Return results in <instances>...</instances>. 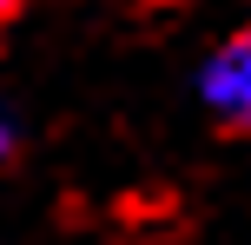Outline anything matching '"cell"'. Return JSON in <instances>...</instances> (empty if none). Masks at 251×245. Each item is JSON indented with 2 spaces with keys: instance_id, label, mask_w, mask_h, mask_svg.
Masks as SVG:
<instances>
[{
  "instance_id": "6da1fadb",
  "label": "cell",
  "mask_w": 251,
  "mask_h": 245,
  "mask_svg": "<svg viewBox=\"0 0 251 245\" xmlns=\"http://www.w3.org/2000/svg\"><path fill=\"white\" fill-rule=\"evenodd\" d=\"M199 106L218 126H251V33H231L199 66Z\"/></svg>"
},
{
  "instance_id": "7a4b0ae2",
  "label": "cell",
  "mask_w": 251,
  "mask_h": 245,
  "mask_svg": "<svg viewBox=\"0 0 251 245\" xmlns=\"http://www.w3.org/2000/svg\"><path fill=\"white\" fill-rule=\"evenodd\" d=\"M13 146H20V119H13V106L0 100V166L13 159Z\"/></svg>"
},
{
  "instance_id": "3957f363",
  "label": "cell",
  "mask_w": 251,
  "mask_h": 245,
  "mask_svg": "<svg viewBox=\"0 0 251 245\" xmlns=\"http://www.w3.org/2000/svg\"><path fill=\"white\" fill-rule=\"evenodd\" d=\"M26 7V0H0V20H13V13H20Z\"/></svg>"
}]
</instances>
